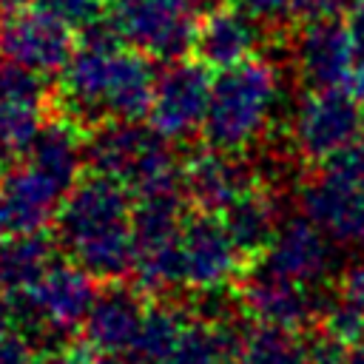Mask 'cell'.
<instances>
[{"instance_id":"cell-24","label":"cell","mask_w":364,"mask_h":364,"mask_svg":"<svg viewBox=\"0 0 364 364\" xmlns=\"http://www.w3.org/2000/svg\"><path fill=\"white\" fill-rule=\"evenodd\" d=\"M34 6L68 28L88 31V28L102 23L105 0H34Z\"/></svg>"},{"instance_id":"cell-28","label":"cell","mask_w":364,"mask_h":364,"mask_svg":"<svg viewBox=\"0 0 364 364\" xmlns=\"http://www.w3.org/2000/svg\"><path fill=\"white\" fill-rule=\"evenodd\" d=\"M358 0H299L296 17L304 23L313 20H330V17H347L355 9Z\"/></svg>"},{"instance_id":"cell-12","label":"cell","mask_w":364,"mask_h":364,"mask_svg":"<svg viewBox=\"0 0 364 364\" xmlns=\"http://www.w3.org/2000/svg\"><path fill=\"white\" fill-rule=\"evenodd\" d=\"M179 267L182 287L210 293L225 290L242 267V253L236 250L222 219L202 213L185 222L179 233Z\"/></svg>"},{"instance_id":"cell-23","label":"cell","mask_w":364,"mask_h":364,"mask_svg":"<svg viewBox=\"0 0 364 364\" xmlns=\"http://www.w3.org/2000/svg\"><path fill=\"white\" fill-rule=\"evenodd\" d=\"M185 327H188V321H185V316L179 310H173V307H151L145 313L139 338H136L134 353L128 355V361H134V364H165V358L179 344Z\"/></svg>"},{"instance_id":"cell-1","label":"cell","mask_w":364,"mask_h":364,"mask_svg":"<svg viewBox=\"0 0 364 364\" xmlns=\"http://www.w3.org/2000/svg\"><path fill=\"white\" fill-rule=\"evenodd\" d=\"M156 74L148 54L125 48L111 23L82 31V46L63 68L65 105L85 122L139 119L154 100Z\"/></svg>"},{"instance_id":"cell-30","label":"cell","mask_w":364,"mask_h":364,"mask_svg":"<svg viewBox=\"0 0 364 364\" xmlns=\"http://www.w3.org/2000/svg\"><path fill=\"white\" fill-rule=\"evenodd\" d=\"M0 364H34L31 361V350L28 341L23 336H6L0 341Z\"/></svg>"},{"instance_id":"cell-10","label":"cell","mask_w":364,"mask_h":364,"mask_svg":"<svg viewBox=\"0 0 364 364\" xmlns=\"http://www.w3.org/2000/svg\"><path fill=\"white\" fill-rule=\"evenodd\" d=\"M210 85L205 63H171L154 85V100L148 108L151 128L168 139H185L205 125L210 105Z\"/></svg>"},{"instance_id":"cell-5","label":"cell","mask_w":364,"mask_h":364,"mask_svg":"<svg viewBox=\"0 0 364 364\" xmlns=\"http://www.w3.org/2000/svg\"><path fill=\"white\" fill-rule=\"evenodd\" d=\"M105 9L122 43L154 60L176 63L196 46L193 0H105Z\"/></svg>"},{"instance_id":"cell-11","label":"cell","mask_w":364,"mask_h":364,"mask_svg":"<svg viewBox=\"0 0 364 364\" xmlns=\"http://www.w3.org/2000/svg\"><path fill=\"white\" fill-rule=\"evenodd\" d=\"M71 188L34 159L23 156L0 179V228L6 233H40Z\"/></svg>"},{"instance_id":"cell-19","label":"cell","mask_w":364,"mask_h":364,"mask_svg":"<svg viewBox=\"0 0 364 364\" xmlns=\"http://www.w3.org/2000/svg\"><path fill=\"white\" fill-rule=\"evenodd\" d=\"M222 222L242 256H264L270 247L282 219L279 202L270 188H250L245 191L225 213Z\"/></svg>"},{"instance_id":"cell-29","label":"cell","mask_w":364,"mask_h":364,"mask_svg":"<svg viewBox=\"0 0 364 364\" xmlns=\"http://www.w3.org/2000/svg\"><path fill=\"white\" fill-rule=\"evenodd\" d=\"M341 296L364 313V256L355 259L341 276Z\"/></svg>"},{"instance_id":"cell-25","label":"cell","mask_w":364,"mask_h":364,"mask_svg":"<svg viewBox=\"0 0 364 364\" xmlns=\"http://www.w3.org/2000/svg\"><path fill=\"white\" fill-rule=\"evenodd\" d=\"M321 330H327L330 336H336L338 341L353 347V344L364 341V313L338 293L321 316Z\"/></svg>"},{"instance_id":"cell-20","label":"cell","mask_w":364,"mask_h":364,"mask_svg":"<svg viewBox=\"0 0 364 364\" xmlns=\"http://www.w3.org/2000/svg\"><path fill=\"white\" fill-rule=\"evenodd\" d=\"M54 264V245L43 233H11L0 245V290L23 293Z\"/></svg>"},{"instance_id":"cell-7","label":"cell","mask_w":364,"mask_h":364,"mask_svg":"<svg viewBox=\"0 0 364 364\" xmlns=\"http://www.w3.org/2000/svg\"><path fill=\"white\" fill-rule=\"evenodd\" d=\"M290 136L299 156L327 162L364 136V100L344 88L310 91L293 111Z\"/></svg>"},{"instance_id":"cell-34","label":"cell","mask_w":364,"mask_h":364,"mask_svg":"<svg viewBox=\"0 0 364 364\" xmlns=\"http://www.w3.org/2000/svg\"><path fill=\"white\" fill-rule=\"evenodd\" d=\"M23 3H26V0H0V6H3V9H9V11H14V9H20Z\"/></svg>"},{"instance_id":"cell-35","label":"cell","mask_w":364,"mask_h":364,"mask_svg":"<svg viewBox=\"0 0 364 364\" xmlns=\"http://www.w3.org/2000/svg\"><path fill=\"white\" fill-rule=\"evenodd\" d=\"M105 364H134V361H128V358H114V361H105Z\"/></svg>"},{"instance_id":"cell-27","label":"cell","mask_w":364,"mask_h":364,"mask_svg":"<svg viewBox=\"0 0 364 364\" xmlns=\"http://www.w3.org/2000/svg\"><path fill=\"white\" fill-rule=\"evenodd\" d=\"M296 3L299 0H228V6L250 14L259 23H276L296 17Z\"/></svg>"},{"instance_id":"cell-26","label":"cell","mask_w":364,"mask_h":364,"mask_svg":"<svg viewBox=\"0 0 364 364\" xmlns=\"http://www.w3.org/2000/svg\"><path fill=\"white\" fill-rule=\"evenodd\" d=\"M347 350L350 347L344 341H338L336 336H330L327 330H318L310 338H304L307 364H344Z\"/></svg>"},{"instance_id":"cell-36","label":"cell","mask_w":364,"mask_h":364,"mask_svg":"<svg viewBox=\"0 0 364 364\" xmlns=\"http://www.w3.org/2000/svg\"><path fill=\"white\" fill-rule=\"evenodd\" d=\"M0 233H3V228H0ZM0 245H3V242H0Z\"/></svg>"},{"instance_id":"cell-2","label":"cell","mask_w":364,"mask_h":364,"mask_svg":"<svg viewBox=\"0 0 364 364\" xmlns=\"http://www.w3.org/2000/svg\"><path fill=\"white\" fill-rule=\"evenodd\" d=\"M57 236L94 279L125 276L136 256L131 191L100 173L82 179L57 210Z\"/></svg>"},{"instance_id":"cell-33","label":"cell","mask_w":364,"mask_h":364,"mask_svg":"<svg viewBox=\"0 0 364 364\" xmlns=\"http://www.w3.org/2000/svg\"><path fill=\"white\" fill-rule=\"evenodd\" d=\"M344 364H364V341H358V344H353V347L347 350Z\"/></svg>"},{"instance_id":"cell-6","label":"cell","mask_w":364,"mask_h":364,"mask_svg":"<svg viewBox=\"0 0 364 364\" xmlns=\"http://www.w3.org/2000/svg\"><path fill=\"white\" fill-rule=\"evenodd\" d=\"M293 63L310 91L344 88L364 100V57L355 48L347 20L330 17L304 23L296 37Z\"/></svg>"},{"instance_id":"cell-15","label":"cell","mask_w":364,"mask_h":364,"mask_svg":"<svg viewBox=\"0 0 364 364\" xmlns=\"http://www.w3.org/2000/svg\"><path fill=\"white\" fill-rule=\"evenodd\" d=\"M262 264L293 282L321 284L333 270V242L307 216H290L279 225Z\"/></svg>"},{"instance_id":"cell-21","label":"cell","mask_w":364,"mask_h":364,"mask_svg":"<svg viewBox=\"0 0 364 364\" xmlns=\"http://www.w3.org/2000/svg\"><path fill=\"white\" fill-rule=\"evenodd\" d=\"M43 102L46 97H17L0 94V162L14 165L28 154L43 122Z\"/></svg>"},{"instance_id":"cell-3","label":"cell","mask_w":364,"mask_h":364,"mask_svg":"<svg viewBox=\"0 0 364 364\" xmlns=\"http://www.w3.org/2000/svg\"><path fill=\"white\" fill-rule=\"evenodd\" d=\"M282 100L276 65L250 57L213 77L210 105L205 117V139L210 148L239 154L250 148L270 125Z\"/></svg>"},{"instance_id":"cell-8","label":"cell","mask_w":364,"mask_h":364,"mask_svg":"<svg viewBox=\"0 0 364 364\" xmlns=\"http://www.w3.org/2000/svg\"><path fill=\"white\" fill-rule=\"evenodd\" d=\"M94 276L85 273L77 262L74 264H51L28 290L14 293V313L17 321H26L31 330H51L65 333L85 321L97 290Z\"/></svg>"},{"instance_id":"cell-9","label":"cell","mask_w":364,"mask_h":364,"mask_svg":"<svg viewBox=\"0 0 364 364\" xmlns=\"http://www.w3.org/2000/svg\"><path fill=\"white\" fill-rule=\"evenodd\" d=\"M321 284H301L293 282L267 264H256L242 287V307L259 324H276L287 330H299L307 321H321L324 310L336 299V293L318 290Z\"/></svg>"},{"instance_id":"cell-17","label":"cell","mask_w":364,"mask_h":364,"mask_svg":"<svg viewBox=\"0 0 364 364\" xmlns=\"http://www.w3.org/2000/svg\"><path fill=\"white\" fill-rule=\"evenodd\" d=\"M182 185L188 202H193L202 213H225L245 191L253 188V173L233 154L213 148L196 154L185 165Z\"/></svg>"},{"instance_id":"cell-18","label":"cell","mask_w":364,"mask_h":364,"mask_svg":"<svg viewBox=\"0 0 364 364\" xmlns=\"http://www.w3.org/2000/svg\"><path fill=\"white\" fill-rule=\"evenodd\" d=\"M259 40H262L259 20L228 6V9H213L210 14H205V20H199L193 51L199 54V63H205L208 68L225 71L230 65L250 60Z\"/></svg>"},{"instance_id":"cell-32","label":"cell","mask_w":364,"mask_h":364,"mask_svg":"<svg viewBox=\"0 0 364 364\" xmlns=\"http://www.w3.org/2000/svg\"><path fill=\"white\" fill-rule=\"evenodd\" d=\"M14 321H17V313H14V301H11V299H6V296L0 293V341H3L6 336H11V327H14Z\"/></svg>"},{"instance_id":"cell-13","label":"cell","mask_w":364,"mask_h":364,"mask_svg":"<svg viewBox=\"0 0 364 364\" xmlns=\"http://www.w3.org/2000/svg\"><path fill=\"white\" fill-rule=\"evenodd\" d=\"M71 54V28L37 6L14 9L0 20V57L9 63L51 74L65 68Z\"/></svg>"},{"instance_id":"cell-22","label":"cell","mask_w":364,"mask_h":364,"mask_svg":"<svg viewBox=\"0 0 364 364\" xmlns=\"http://www.w3.org/2000/svg\"><path fill=\"white\" fill-rule=\"evenodd\" d=\"M230 364H307L304 338H299L296 330L256 321L245 327Z\"/></svg>"},{"instance_id":"cell-16","label":"cell","mask_w":364,"mask_h":364,"mask_svg":"<svg viewBox=\"0 0 364 364\" xmlns=\"http://www.w3.org/2000/svg\"><path fill=\"white\" fill-rule=\"evenodd\" d=\"M145 307L134 290L125 287H108L97 293L85 321L82 333L91 350L111 355V358H128L134 353V344L139 338Z\"/></svg>"},{"instance_id":"cell-14","label":"cell","mask_w":364,"mask_h":364,"mask_svg":"<svg viewBox=\"0 0 364 364\" xmlns=\"http://www.w3.org/2000/svg\"><path fill=\"white\" fill-rule=\"evenodd\" d=\"M301 210L330 239L364 245V182L321 162V171L301 188Z\"/></svg>"},{"instance_id":"cell-4","label":"cell","mask_w":364,"mask_h":364,"mask_svg":"<svg viewBox=\"0 0 364 364\" xmlns=\"http://www.w3.org/2000/svg\"><path fill=\"white\" fill-rule=\"evenodd\" d=\"M85 162L94 173L125 185L134 199L182 185L168 136L136 119L100 122L85 142Z\"/></svg>"},{"instance_id":"cell-31","label":"cell","mask_w":364,"mask_h":364,"mask_svg":"<svg viewBox=\"0 0 364 364\" xmlns=\"http://www.w3.org/2000/svg\"><path fill=\"white\" fill-rule=\"evenodd\" d=\"M347 26H350V34H353V40H355L358 54L364 57V0H358L355 9L347 14Z\"/></svg>"}]
</instances>
